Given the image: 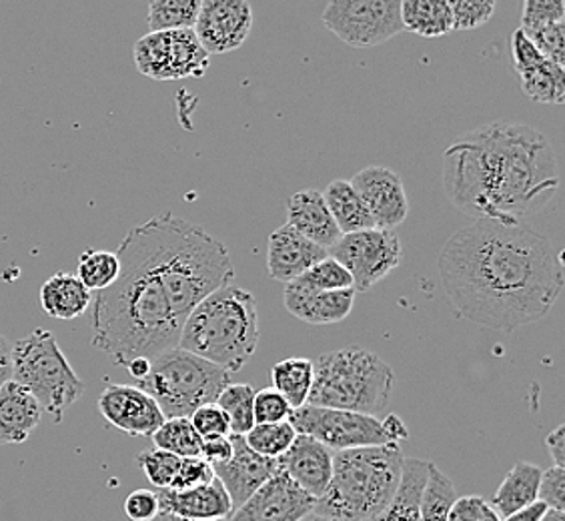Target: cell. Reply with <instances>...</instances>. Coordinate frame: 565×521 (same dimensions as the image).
Returning <instances> with one entry per match:
<instances>
[{
	"instance_id": "cell-32",
	"label": "cell",
	"mask_w": 565,
	"mask_h": 521,
	"mask_svg": "<svg viewBox=\"0 0 565 521\" xmlns=\"http://www.w3.org/2000/svg\"><path fill=\"white\" fill-rule=\"evenodd\" d=\"M151 437L157 449L169 451L181 459L201 457L203 439H201V435L196 434L189 417L164 419V424Z\"/></svg>"
},
{
	"instance_id": "cell-21",
	"label": "cell",
	"mask_w": 565,
	"mask_h": 521,
	"mask_svg": "<svg viewBox=\"0 0 565 521\" xmlns=\"http://www.w3.org/2000/svg\"><path fill=\"white\" fill-rule=\"evenodd\" d=\"M161 515H171L185 521H228L233 515V503L227 491L215 478L203 488L173 491L157 489Z\"/></svg>"
},
{
	"instance_id": "cell-26",
	"label": "cell",
	"mask_w": 565,
	"mask_h": 521,
	"mask_svg": "<svg viewBox=\"0 0 565 521\" xmlns=\"http://www.w3.org/2000/svg\"><path fill=\"white\" fill-rule=\"evenodd\" d=\"M544 469L530 461H518L501 481L490 506L500 518H508L518 510H523L537 501V489Z\"/></svg>"
},
{
	"instance_id": "cell-1",
	"label": "cell",
	"mask_w": 565,
	"mask_h": 521,
	"mask_svg": "<svg viewBox=\"0 0 565 521\" xmlns=\"http://www.w3.org/2000/svg\"><path fill=\"white\" fill-rule=\"evenodd\" d=\"M456 313L471 323L513 331L544 319L564 289L562 253L520 223L473 221L437 259Z\"/></svg>"
},
{
	"instance_id": "cell-6",
	"label": "cell",
	"mask_w": 565,
	"mask_h": 521,
	"mask_svg": "<svg viewBox=\"0 0 565 521\" xmlns=\"http://www.w3.org/2000/svg\"><path fill=\"white\" fill-rule=\"evenodd\" d=\"M399 446L358 447L333 454V474L317 515L329 521H370L392 503L402 481Z\"/></svg>"
},
{
	"instance_id": "cell-16",
	"label": "cell",
	"mask_w": 565,
	"mask_h": 521,
	"mask_svg": "<svg viewBox=\"0 0 565 521\" xmlns=\"http://www.w3.org/2000/svg\"><path fill=\"white\" fill-rule=\"evenodd\" d=\"M98 412L113 427L132 437H151L164 424L161 407L137 385H107L98 397Z\"/></svg>"
},
{
	"instance_id": "cell-50",
	"label": "cell",
	"mask_w": 565,
	"mask_h": 521,
	"mask_svg": "<svg viewBox=\"0 0 565 521\" xmlns=\"http://www.w3.org/2000/svg\"><path fill=\"white\" fill-rule=\"evenodd\" d=\"M231 456H233L231 435H227V437H209V439H203L201 459L207 461L209 466H221V464L228 461Z\"/></svg>"
},
{
	"instance_id": "cell-10",
	"label": "cell",
	"mask_w": 565,
	"mask_h": 521,
	"mask_svg": "<svg viewBox=\"0 0 565 521\" xmlns=\"http://www.w3.org/2000/svg\"><path fill=\"white\" fill-rule=\"evenodd\" d=\"M289 424L297 434L313 437L327 449L348 451L358 447L399 446L407 439V427L392 413L385 422L365 413L341 412L303 405L291 412Z\"/></svg>"
},
{
	"instance_id": "cell-27",
	"label": "cell",
	"mask_w": 565,
	"mask_h": 521,
	"mask_svg": "<svg viewBox=\"0 0 565 521\" xmlns=\"http://www.w3.org/2000/svg\"><path fill=\"white\" fill-rule=\"evenodd\" d=\"M429 476V461L405 457L402 481L392 503L370 521H419V503Z\"/></svg>"
},
{
	"instance_id": "cell-55",
	"label": "cell",
	"mask_w": 565,
	"mask_h": 521,
	"mask_svg": "<svg viewBox=\"0 0 565 521\" xmlns=\"http://www.w3.org/2000/svg\"><path fill=\"white\" fill-rule=\"evenodd\" d=\"M479 521H501L500 515L493 511V508H491L490 503L486 506V510H483V513H481V518H479Z\"/></svg>"
},
{
	"instance_id": "cell-54",
	"label": "cell",
	"mask_w": 565,
	"mask_h": 521,
	"mask_svg": "<svg viewBox=\"0 0 565 521\" xmlns=\"http://www.w3.org/2000/svg\"><path fill=\"white\" fill-rule=\"evenodd\" d=\"M125 370L129 371V375H131L132 380L142 381L149 375L151 359H132L131 363H129Z\"/></svg>"
},
{
	"instance_id": "cell-29",
	"label": "cell",
	"mask_w": 565,
	"mask_h": 521,
	"mask_svg": "<svg viewBox=\"0 0 565 521\" xmlns=\"http://www.w3.org/2000/svg\"><path fill=\"white\" fill-rule=\"evenodd\" d=\"M403 29L437 39L454 31V17L447 0H405L402 2Z\"/></svg>"
},
{
	"instance_id": "cell-17",
	"label": "cell",
	"mask_w": 565,
	"mask_h": 521,
	"mask_svg": "<svg viewBox=\"0 0 565 521\" xmlns=\"http://www.w3.org/2000/svg\"><path fill=\"white\" fill-rule=\"evenodd\" d=\"M351 185L370 211L375 228L392 231L399 227L409 213L402 177L387 167H365L351 179Z\"/></svg>"
},
{
	"instance_id": "cell-18",
	"label": "cell",
	"mask_w": 565,
	"mask_h": 521,
	"mask_svg": "<svg viewBox=\"0 0 565 521\" xmlns=\"http://www.w3.org/2000/svg\"><path fill=\"white\" fill-rule=\"evenodd\" d=\"M231 442H233V456L225 464L213 467V474L227 491L228 500L233 503V511H235L239 510L241 506L279 469H277V459H267L250 451L243 435H231Z\"/></svg>"
},
{
	"instance_id": "cell-56",
	"label": "cell",
	"mask_w": 565,
	"mask_h": 521,
	"mask_svg": "<svg viewBox=\"0 0 565 521\" xmlns=\"http://www.w3.org/2000/svg\"><path fill=\"white\" fill-rule=\"evenodd\" d=\"M542 521H565V511L547 510Z\"/></svg>"
},
{
	"instance_id": "cell-47",
	"label": "cell",
	"mask_w": 565,
	"mask_h": 521,
	"mask_svg": "<svg viewBox=\"0 0 565 521\" xmlns=\"http://www.w3.org/2000/svg\"><path fill=\"white\" fill-rule=\"evenodd\" d=\"M125 513L131 521H154L161 515L157 491L135 489L125 500Z\"/></svg>"
},
{
	"instance_id": "cell-38",
	"label": "cell",
	"mask_w": 565,
	"mask_h": 521,
	"mask_svg": "<svg viewBox=\"0 0 565 521\" xmlns=\"http://www.w3.org/2000/svg\"><path fill=\"white\" fill-rule=\"evenodd\" d=\"M294 285L301 291H341V289H353V281L338 260L327 257V259L317 263L309 272L303 273L299 279L287 283Z\"/></svg>"
},
{
	"instance_id": "cell-57",
	"label": "cell",
	"mask_w": 565,
	"mask_h": 521,
	"mask_svg": "<svg viewBox=\"0 0 565 521\" xmlns=\"http://www.w3.org/2000/svg\"><path fill=\"white\" fill-rule=\"evenodd\" d=\"M301 521H329L326 518H321V515H317V513H311V515H307L305 520Z\"/></svg>"
},
{
	"instance_id": "cell-42",
	"label": "cell",
	"mask_w": 565,
	"mask_h": 521,
	"mask_svg": "<svg viewBox=\"0 0 565 521\" xmlns=\"http://www.w3.org/2000/svg\"><path fill=\"white\" fill-rule=\"evenodd\" d=\"M451 7V17H454V31H471L478 29L481 24L490 21L495 11L493 0H454L449 2Z\"/></svg>"
},
{
	"instance_id": "cell-22",
	"label": "cell",
	"mask_w": 565,
	"mask_h": 521,
	"mask_svg": "<svg viewBox=\"0 0 565 521\" xmlns=\"http://www.w3.org/2000/svg\"><path fill=\"white\" fill-rule=\"evenodd\" d=\"M287 225L327 251L333 249L343 237L327 209L326 199L316 189H303L289 196Z\"/></svg>"
},
{
	"instance_id": "cell-19",
	"label": "cell",
	"mask_w": 565,
	"mask_h": 521,
	"mask_svg": "<svg viewBox=\"0 0 565 521\" xmlns=\"http://www.w3.org/2000/svg\"><path fill=\"white\" fill-rule=\"evenodd\" d=\"M277 469L282 471L295 486L303 489L311 498H323L331 474H333V451L313 437L297 434L294 446L289 447L279 459Z\"/></svg>"
},
{
	"instance_id": "cell-20",
	"label": "cell",
	"mask_w": 565,
	"mask_h": 521,
	"mask_svg": "<svg viewBox=\"0 0 565 521\" xmlns=\"http://www.w3.org/2000/svg\"><path fill=\"white\" fill-rule=\"evenodd\" d=\"M329 251L316 243L305 240L287 223L273 231L267 247V269L275 281L291 283L299 279L303 273L316 267L317 263L327 259Z\"/></svg>"
},
{
	"instance_id": "cell-31",
	"label": "cell",
	"mask_w": 565,
	"mask_h": 521,
	"mask_svg": "<svg viewBox=\"0 0 565 521\" xmlns=\"http://www.w3.org/2000/svg\"><path fill=\"white\" fill-rule=\"evenodd\" d=\"M523 93L535 103L562 105L565 100V75L562 66L544 61L525 73H520Z\"/></svg>"
},
{
	"instance_id": "cell-37",
	"label": "cell",
	"mask_w": 565,
	"mask_h": 521,
	"mask_svg": "<svg viewBox=\"0 0 565 521\" xmlns=\"http://www.w3.org/2000/svg\"><path fill=\"white\" fill-rule=\"evenodd\" d=\"M243 437H245V444L249 446L250 451H255L257 456L267 457V459H279L289 447L294 446L297 432L289 422L255 424L249 434H245Z\"/></svg>"
},
{
	"instance_id": "cell-33",
	"label": "cell",
	"mask_w": 565,
	"mask_h": 521,
	"mask_svg": "<svg viewBox=\"0 0 565 521\" xmlns=\"http://www.w3.org/2000/svg\"><path fill=\"white\" fill-rule=\"evenodd\" d=\"M120 260L117 253L110 251L88 249L81 255L76 265V279L85 285L90 294L105 291L119 279Z\"/></svg>"
},
{
	"instance_id": "cell-46",
	"label": "cell",
	"mask_w": 565,
	"mask_h": 521,
	"mask_svg": "<svg viewBox=\"0 0 565 521\" xmlns=\"http://www.w3.org/2000/svg\"><path fill=\"white\" fill-rule=\"evenodd\" d=\"M537 501L547 510L565 511V471L562 467H550L542 474Z\"/></svg>"
},
{
	"instance_id": "cell-23",
	"label": "cell",
	"mask_w": 565,
	"mask_h": 521,
	"mask_svg": "<svg viewBox=\"0 0 565 521\" xmlns=\"http://www.w3.org/2000/svg\"><path fill=\"white\" fill-rule=\"evenodd\" d=\"M353 289L341 291H301L294 285H285V309L309 326H331L348 319L355 304Z\"/></svg>"
},
{
	"instance_id": "cell-51",
	"label": "cell",
	"mask_w": 565,
	"mask_h": 521,
	"mask_svg": "<svg viewBox=\"0 0 565 521\" xmlns=\"http://www.w3.org/2000/svg\"><path fill=\"white\" fill-rule=\"evenodd\" d=\"M545 447L554 459V467H565V425H557L552 434L545 437Z\"/></svg>"
},
{
	"instance_id": "cell-3",
	"label": "cell",
	"mask_w": 565,
	"mask_h": 521,
	"mask_svg": "<svg viewBox=\"0 0 565 521\" xmlns=\"http://www.w3.org/2000/svg\"><path fill=\"white\" fill-rule=\"evenodd\" d=\"M117 253L141 263L157 277L181 323L205 297L235 277L227 247L201 225L173 213H161L131 228Z\"/></svg>"
},
{
	"instance_id": "cell-11",
	"label": "cell",
	"mask_w": 565,
	"mask_h": 521,
	"mask_svg": "<svg viewBox=\"0 0 565 521\" xmlns=\"http://www.w3.org/2000/svg\"><path fill=\"white\" fill-rule=\"evenodd\" d=\"M132 56L137 71L152 81L199 78L209 71V53L193 29L145 34Z\"/></svg>"
},
{
	"instance_id": "cell-39",
	"label": "cell",
	"mask_w": 565,
	"mask_h": 521,
	"mask_svg": "<svg viewBox=\"0 0 565 521\" xmlns=\"http://www.w3.org/2000/svg\"><path fill=\"white\" fill-rule=\"evenodd\" d=\"M137 461L141 466L142 474L154 488L169 489L183 459L163 449H149V451H142Z\"/></svg>"
},
{
	"instance_id": "cell-9",
	"label": "cell",
	"mask_w": 565,
	"mask_h": 521,
	"mask_svg": "<svg viewBox=\"0 0 565 521\" xmlns=\"http://www.w3.org/2000/svg\"><path fill=\"white\" fill-rule=\"evenodd\" d=\"M12 381L33 393L43 412L61 424L68 407H73L87 390L76 375L55 336L46 329H34L12 348Z\"/></svg>"
},
{
	"instance_id": "cell-41",
	"label": "cell",
	"mask_w": 565,
	"mask_h": 521,
	"mask_svg": "<svg viewBox=\"0 0 565 521\" xmlns=\"http://www.w3.org/2000/svg\"><path fill=\"white\" fill-rule=\"evenodd\" d=\"M291 412H294L291 405L287 403L279 391L273 390V387L255 391V400H253L255 424H282V422H289Z\"/></svg>"
},
{
	"instance_id": "cell-25",
	"label": "cell",
	"mask_w": 565,
	"mask_h": 521,
	"mask_svg": "<svg viewBox=\"0 0 565 521\" xmlns=\"http://www.w3.org/2000/svg\"><path fill=\"white\" fill-rule=\"evenodd\" d=\"M41 305L46 316L71 321L93 305V294L71 273L58 272L41 287Z\"/></svg>"
},
{
	"instance_id": "cell-7",
	"label": "cell",
	"mask_w": 565,
	"mask_h": 521,
	"mask_svg": "<svg viewBox=\"0 0 565 521\" xmlns=\"http://www.w3.org/2000/svg\"><path fill=\"white\" fill-rule=\"evenodd\" d=\"M395 375L383 359L363 348L323 353L313 361L307 405L377 415L392 397Z\"/></svg>"
},
{
	"instance_id": "cell-44",
	"label": "cell",
	"mask_w": 565,
	"mask_h": 521,
	"mask_svg": "<svg viewBox=\"0 0 565 521\" xmlns=\"http://www.w3.org/2000/svg\"><path fill=\"white\" fill-rule=\"evenodd\" d=\"M189 419H191V424L195 427L196 434L201 435V439L227 437V435H231L227 415L223 413L217 403H207V405L199 407Z\"/></svg>"
},
{
	"instance_id": "cell-35",
	"label": "cell",
	"mask_w": 565,
	"mask_h": 521,
	"mask_svg": "<svg viewBox=\"0 0 565 521\" xmlns=\"http://www.w3.org/2000/svg\"><path fill=\"white\" fill-rule=\"evenodd\" d=\"M456 500L454 481L437 466L429 464V476L419 503V521H447V513Z\"/></svg>"
},
{
	"instance_id": "cell-28",
	"label": "cell",
	"mask_w": 565,
	"mask_h": 521,
	"mask_svg": "<svg viewBox=\"0 0 565 521\" xmlns=\"http://www.w3.org/2000/svg\"><path fill=\"white\" fill-rule=\"evenodd\" d=\"M321 195L326 199L327 209L341 235L375 228L367 206L351 185V181H343V179L331 181Z\"/></svg>"
},
{
	"instance_id": "cell-8",
	"label": "cell",
	"mask_w": 565,
	"mask_h": 521,
	"mask_svg": "<svg viewBox=\"0 0 565 521\" xmlns=\"http://www.w3.org/2000/svg\"><path fill=\"white\" fill-rule=\"evenodd\" d=\"M228 383V371L185 349L174 348L151 359L149 375L137 387L151 395L164 419H173L191 417L199 407L217 402Z\"/></svg>"
},
{
	"instance_id": "cell-24",
	"label": "cell",
	"mask_w": 565,
	"mask_h": 521,
	"mask_svg": "<svg viewBox=\"0 0 565 521\" xmlns=\"http://www.w3.org/2000/svg\"><path fill=\"white\" fill-rule=\"evenodd\" d=\"M43 419V410L31 391L9 381L0 390V446L24 444Z\"/></svg>"
},
{
	"instance_id": "cell-13",
	"label": "cell",
	"mask_w": 565,
	"mask_h": 521,
	"mask_svg": "<svg viewBox=\"0 0 565 521\" xmlns=\"http://www.w3.org/2000/svg\"><path fill=\"white\" fill-rule=\"evenodd\" d=\"M329 257L351 275L353 291L365 294L402 263V243L392 231L367 228L343 235Z\"/></svg>"
},
{
	"instance_id": "cell-40",
	"label": "cell",
	"mask_w": 565,
	"mask_h": 521,
	"mask_svg": "<svg viewBox=\"0 0 565 521\" xmlns=\"http://www.w3.org/2000/svg\"><path fill=\"white\" fill-rule=\"evenodd\" d=\"M564 0H527L523 4L522 31L535 33L545 26L564 22Z\"/></svg>"
},
{
	"instance_id": "cell-15",
	"label": "cell",
	"mask_w": 565,
	"mask_h": 521,
	"mask_svg": "<svg viewBox=\"0 0 565 521\" xmlns=\"http://www.w3.org/2000/svg\"><path fill=\"white\" fill-rule=\"evenodd\" d=\"M317 500L282 471L267 479L228 521H301L316 511Z\"/></svg>"
},
{
	"instance_id": "cell-58",
	"label": "cell",
	"mask_w": 565,
	"mask_h": 521,
	"mask_svg": "<svg viewBox=\"0 0 565 521\" xmlns=\"http://www.w3.org/2000/svg\"><path fill=\"white\" fill-rule=\"evenodd\" d=\"M157 521H185V520H177V518H171V515H159Z\"/></svg>"
},
{
	"instance_id": "cell-34",
	"label": "cell",
	"mask_w": 565,
	"mask_h": 521,
	"mask_svg": "<svg viewBox=\"0 0 565 521\" xmlns=\"http://www.w3.org/2000/svg\"><path fill=\"white\" fill-rule=\"evenodd\" d=\"M201 11V0H152L149 4L151 33L193 29Z\"/></svg>"
},
{
	"instance_id": "cell-2",
	"label": "cell",
	"mask_w": 565,
	"mask_h": 521,
	"mask_svg": "<svg viewBox=\"0 0 565 521\" xmlns=\"http://www.w3.org/2000/svg\"><path fill=\"white\" fill-rule=\"evenodd\" d=\"M444 189L468 217L520 223L557 193V157L544 132L530 125L490 123L447 147Z\"/></svg>"
},
{
	"instance_id": "cell-12",
	"label": "cell",
	"mask_w": 565,
	"mask_h": 521,
	"mask_svg": "<svg viewBox=\"0 0 565 521\" xmlns=\"http://www.w3.org/2000/svg\"><path fill=\"white\" fill-rule=\"evenodd\" d=\"M321 19L339 41L355 49L387 43L403 31L399 0H333Z\"/></svg>"
},
{
	"instance_id": "cell-45",
	"label": "cell",
	"mask_w": 565,
	"mask_h": 521,
	"mask_svg": "<svg viewBox=\"0 0 565 521\" xmlns=\"http://www.w3.org/2000/svg\"><path fill=\"white\" fill-rule=\"evenodd\" d=\"M213 479H215V474H213V467L209 466L207 461H203L201 457L183 459L169 489L185 491V489L203 488V486L211 483Z\"/></svg>"
},
{
	"instance_id": "cell-49",
	"label": "cell",
	"mask_w": 565,
	"mask_h": 521,
	"mask_svg": "<svg viewBox=\"0 0 565 521\" xmlns=\"http://www.w3.org/2000/svg\"><path fill=\"white\" fill-rule=\"evenodd\" d=\"M486 506H488V501L483 500L481 496L457 498L447 513V521H479Z\"/></svg>"
},
{
	"instance_id": "cell-48",
	"label": "cell",
	"mask_w": 565,
	"mask_h": 521,
	"mask_svg": "<svg viewBox=\"0 0 565 521\" xmlns=\"http://www.w3.org/2000/svg\"><path fill=\"white\" fill-rule=\"evenodd\" d=\"M511 51H513V63H515V73H525L533 66L544 63V56L535 49V44L530 41V36L518 29L511 39Z\"/></svg>"
},
{
	"instance_id": "cell-43",
	"label": "cell",
	"mask_w": 565,
	"mask_h": 521,
	"mask_svg": "<svg viewBox=\"0 0 565 521\" xmlns=\"http://www.w3.org/2000/svg\"><path fill=\"white\" fill-rule=\"evenodd\" d=\"M530 41L535 44V49L540 51V55L544 56L545 61L554 63V65H565V24H552L540 29L535 33L527 34Z\"/></svg>"
},
{
	"instance_id": "cell-36",
	"label": "cell",
	"mask_w": 565,
	"mask_h": 521,
	"mask_svg": "<svg viewBox=\"0 0 565 521\" xmlns=\"http://www.w3.org/2000/svg\"><path fill=\"white\" fill-rule=\"evenodd\" d=\"M255 390L249 383H228L217 397V405L227 415L231 435L249 434L255 425L253 415Z\"/></svg>"
},
{
	"instance_id": "cell-5",
	"label": "cell",
	"mask_w": 565,
	"mask_h": 521,
	"mask_svg": "<svg viewBox=\"0 0 565 521\" xmlns=\"http://www.w3.org/2000/svg\"><path fill=\"white\" fill-rule=\"evenodd\" d=\"M259 345V316L255 297L225 285L205 297L181 329L179 348L228 373H239Z\"/></svg>"
},
{
	"instance_id": "cell-30",
	"label": "cell",
	"mask_w": 565,
	"mask_h": 521,
	"mask_svg": "<svg viewBox=\"0 0 565 521\" xmlns=\"http://www.w3.org/2000/svg\"><path fill=\"white\" fill-rule=\"evenodd\" d=\"M273 390L279 391L291 410L307 405L313 385V361L307 358L282 359L271 370Z\"/></svg>"
},
{
	"instance_id": "cell-53",
	"label": "cell",
	"mask_w": 565,
	"mask_h": 521,
	"mask_svg": "<svg viewBox=\"0 0 565 521\" xmlns=\"http://www.w3.org/2000/svg\"><path fill=\"white\" fill-rule=\"evenodd\" d=\"M545 513H547V508H545L544 503L542 501H533L532 506L518 510L501 521H542Z\"/></svg>"
},
{
	"instance_id": "cell-52",
	"label": "cell",
	"mask_w": 565,
	"mask_h": 521,
	"mask_svg": "<svg viewBox=\"0 0 565 521\" xmlns=\"http://www.w3.org/2000/svg\"><path fill=\"white\" fill-rule=\"evenodd\" d=\"M12 381V345L9 339L0 333V390Z\"/></svg>"
},
{
	"instance_id": "cell-14",
	"label": "cell",
	"mask_w": 565,
	"mask_h": 521,
	"mask_svg": "<svg viewBox=\"0 0 565 521\" xmlns=\"http://www.w3.org/2000/svg\"><path fill=\"white\" fill-rule=\"evenodd\" d=\"M250 29L253 11L245 0H201L193 26L209 56L237 51L249 39Z\"/></svg>"
},
{
	"instance_id": "cell-4",
	"label": "cell",
	"mask_w": 565,
	"mask_h": 521,
	"mask_svg": "<svg viewBox=\"0 0 565 521\" xmlns=\"http://www.w3.org/2000/svg\"><path fill=\"white\" fill-rule=\"evenodd\" d=\"M120 275L93 304V348L127 368L132 359L159 358L179 348L183 323L161 283L141 263L119 255Z\"/></svg>"
}]
</instances>
